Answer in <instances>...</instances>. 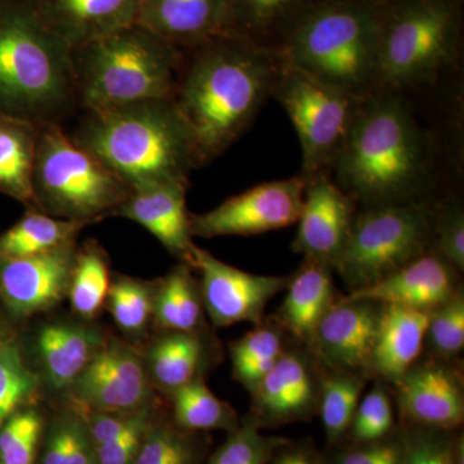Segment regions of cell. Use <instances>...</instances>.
<instances>
[{"mask_svg": "<svg viewBox=\"0 0 464 464\" xmlns=\"http://www.w3.org/2000/svg\"><path fill=\"white\" fill-rule=\"evenodd\" d=\"M280 52L237 35L182 50L173 102L190 130L198 168L231 148L271 99Z\"/></svg>", "mask_w": 464, "mask_h": 464, "instance_id": "obj_1", "label": "cell"}, {"mask_svg": "<svg viewBox=\"0 0 464 464\" xmlns=\"http://www.w3.org/2000/svg\"><path fill=\"white\" fill-rule=\"evenodd\" d=\"M331 176L364 208L431 198L435 146L405 92L378 90L362 100Z\"/></svg>", "mask_w": 464, "mask_h": 464, "instance_id": "obj_2", "label": "cell"}, {"mask_svg": "<svg viewBox=\"0 0 464 464\" xmlns=\"http://www.w3.org/2000/svg\"><path fill=\"white\" fill-rule=\"evenodd\" d=\"M70 139L130 190L188 181L198 168L190 130L172 99L83 110Z\"/></svg>", "mask_w": 464, "mask_h": 464, "instance_id": "obj_3", "label": "cell"}, {"mask_svg": "<svg viewBox=\"0 0 464 464\" xmlns=\"http://www.w3.org/2000/svg\"><path fill=\"white\" fill-rule=\"evenodd\" d=\"M79 111L72 48L32 0H0V115L65 127Z\"/></svg>", "mask_w": 464, "mask_h": 464, "instance_id": "obj_4", "label": "cell"}, {"mask_svg": "<svg viewBox=\"0 0 464 464\" xmlns=\"http://www.w3.org/2000/svg\"><path fill=\"white\" fill-rule=\"evenodd\" d=\"M383 3L322 0L289 33L282 58L289 65L362 100L378 88Z\"/></svg>", "mask_w": 464, "mask_h": 464, "instance_id": "obj_5", "label": "cell"}, {"mask_svg": "<svg viewBox=\"0 0 464 464\" xmlns=\"http://www.w3.org/2000/svg\"><path fill=\"white\" fill-rule=\"evenodd\" d=\"M182 50L139 24L72 50L81 111L173 99Z\"/></svg>", "mask_w": 464, "mask_h": 464, "instance_id": "obj_6", "label": "cell"}, {"mask_svg": "<svg viewBox=\"0 0 464 464\" xmlns=\"http://www.w3.org/2000/svg\"><path fill=\"white\" fill-rule=\"evenodd\" d=\"M463 0H395L382 11L378 90L435 84L462 57Z\"/></svg>", "mask_w": 464, "mask_h": 464, "instance_id": "obj_7", "label": "cell"}, {"mask_svg": "<svg viewBox=\"0 0 464 464\" xmlns=\"http://www.w3.org/2000/svg\"><path fill=\"white\" fill-rule=\"evenodd\" d=\"M130 191L99 159L76 145L65 127L39 128L33 172L39 210L88 226L114 216Z\"/></svg>", "mask_w": 464, "mask_h": 464, "instance_id": "obj_8", "label": "cell"}, {"mask_svg": "<svg viewBox=\"0 0 464 464\" xmlns=\"http://www.w3.org/2000/svg\"><path fill=\"white\" fill-rule=\"evenodd\" d=\"M433 215L431 198L364 208L333 270L351 290L380 282L432 250Z\"/></svg>", "mask_w": 464, "mask_h": 464, "instance_id": "obj_9", "label": "cell"}, {"mask_svg": "<svg viewBox=\"0 0 464 464\" xmlns=\"http://www.w3.org/2000/svg\"><path fill=\"white\" fill-rule=\"evenodd\" d=\"M271 97L285 110L298 134L302 176L310 179L331 173L362 100L284 60Z\"/></svg>", "mask_w": 464, "mask_h": 464, "instance_id": "obj_10", "label": "cell"}, {"mask_svg": "<svg viewBox=\"0 0 464 464\" xmlns=\"http://www.w3.org/2000/svg\"><path fill=\"white\" fill-rule=\"evenodd\" d=\"M306 185L301 173L259 183L209 212L190 215L192 237H250L297 224Z\"/></svg>", "mask_w": 464, "mask_h": 464, "instance_id": "obj_11", "label": "cell"}, {"mask_svg": "<svg viewBox=\"0 0 464 464\" xmlns=\"http://www.w3.org/2000/svg\"><path fill=\"white\" fill-rule=\"evenodd\" d=\"M324 366L310 350L288 346L253 391L250 422L259 429L307 420L319 411Z\"/></svg>", "mask_w": 464, "mask_h": 464, "instance_id": "obj_12", "label": "cell"}, {"mask_svg": "<svg viewBox=\"0 0 464 464\" xmlns=\"http://www.w3.org/2000/svg\"><path fill=\"white\" fill-rule=\"evenodd\" d=\"M88 411L132 413L151 398L149 373L141 356L124 342H103L69 390Z\"/></svg>", "mask_w": 464, "mask_h": 464, "instance_id": "obj_13", "label": "cell"}, {"mask_svg": "<svg viewBox=\"0 0 464 464\" xmlns=\"http://www.w3.org/2000/svg\"><path fill=\"white\" fill-rule=\"evenodd\" d=\"M200 273L204 308L216 326L239 323L258 325L275 295L288 285L290 275L268 276L246 273L219 261L212 253L195 246L194 266Z\"/></svg>", "mask_w": 464, "mask_h": 464, "instance_id": "obj_14", "label": "cell"}, {"mask_svg": "<svg viewBox=\"0 0 464 464\" xmlns=\"http://www.w3.org/2000/svg\"><path fill=\"white\" fill-rule=\"evenodd\" d=\"M76 244L0 261V301L14 319L45 313L67 297L76 259Z\"/></svg>", "mask_w": 464, "mask_h": 464, "instance_id": "obj_15", "label": "cell"}, {"mask_svg": "<svg viewBox=\"0 0 464 464\" xmlns=\"http://www.w3.org/2000/svg\"><path fill=\"white\" fill-rule=\"evenodd\" d=\"M392 387L400 414L409 424L444 431L462 426V375L449 362L418 360Z\"/></svg>", "mask_w": 464, "mask_h": 464, "instance_id": "obj_16", "label": "cell"}, {"mask_svg": "<svg viewBox=\"0 0 464 464\" xmlns=\"http://www.w3.org/2000/svg\"><path fill=\"white\" fill-rule=\"evenodd\" d=\"M380 302L337 298L317 326L311 353L331 371L365 372L372 374V356Z\"/></svg>", "mask_w": 464, "mask_h": 464, "instance_id": "obj_17", "label": "cell"}, {"mask_svg": "<svg viewBox=\"0 0 464 464\" xmlns=\"http://www.w3.org/2000/svg\"><path fill=\"white\" fill-rule=\"evenodd\" d=\"M355 216V200L342 190L331 173L307 179L293 252L334 267Z\"/></svg>", "mask_w": 464, "mask_h": 464, "instance_id": "obj_18", "label": "cell"}, {"mask_svg": "<svg viewBox=\"0 0 464 464\" xmlns=\"http://www.w3.org/2000/svg\"><path fill=\"white\" fill-rule=\"evenodd\" d=\"M136 24L179 50L235 35L232 0H140Z\"/></svg>", "mask_w": 464, "mask_h": 464, "instance_id": "obj_19", "label": "cell"}, {"mask_svg": "<svg viewBox=\"0 0 464 464\" xmlns=\"http://www.w3.org/2000/svg\"><path fill=\"white\" fill-rule=\"evenodd\" d=\"M188 185L167 182L130 191L114 216L141 225L170 255L192 267L197 244L192 241L190 213L186 209Z\"/></svg>", "mask_w": 464, "mask_h": 464, "instance_id": "obj_20", "label": "cell"}, {"mask_svg": "<svg viewBox=\"0 0 464 464\" xmlns=\"http://www.w3.org/2000/svg\"><path fill=\"white\" fill-rule=\"evenodd\" d=\"M458 289L457 268L430 250L380 282L351 290L347 297L432 311L447 302Z\"/></svg>", "mask_w": 464, "mask_h": 464, "instance_id": "obj_21", "label": "cell"}, {"mask_svg": "<svg viewBox=\"0 0 464 464\" xmlns=\"http://www.w3.org/2000/svg\"><path fill=\"white\" fill-rule=\"evenodd\" d=\"M44 25L72 50L136 24L140 0H32Z\"/></svg>", "mask_w": 464, "mask_h": 464, "instance_id": "obj_22", "label": "cell"}, {"mask_svg": "<svg viewBox=\"0 0 464 464\" xmlns=\"http://www.w3.org/2000/svg\"><path fill=\"white\" fill-rule=\"evenodd\" d=\"M331 266L304 258L290 275L286 295L275 319L295 343L311 351L317 326L337 301Z\"/></svg>", "mask_w": 464, "mask_h": 464, "instance_id": "obj_23", "label": "cell"}, {"mask_svg": "<svg viewBox=\"0 0 464 464\" xmlns=\"http://www.w3.org/2000/svg\"><path fill=\"white\" fill-rule=\"evenodd\" d=\"M431 311L382 304L371 372L390 386L420 360Z\"/></svg>", "mask_w": 464, "mask_h": 464, "instance_id": "obj_24", "label": "cell"}, {"mask_svg": "<svg viewBox=\"0 0 464 464\" xmlns=\"http://www.w3.org/2000/svg\"><path fill=\"white\" fill-rule=\"evenodd\" d=\"M97 329L83 324L48 323L34 340L42 375L52 390H69L103 343Z\"/></svg>", "mask_w": 464, "mask_h": 464, "instance_id": "obj_25", "label": "cell"}, {"mask_svg": "<svg viewBox=\"0 0 464 464\" xmlns=\"http://www.w3.org/2000/svg\"><path fill=\"white\" fill-rule=\"evenodd\" d=\"M209 348L201 332H166L150 347L146 371L150 381L172 393L203 378Z\"/></svg>", "mask_w": 464, "mask_h": 464, "instance_id": "obj_26", "label": "cell"}, {"mask_svg": "<svg viewBox=\"0 0 464 464\" xmlns=\"http://www.w3.org/2000/svg\"><path fill=\"white\" fill-rule=\"evenodd\" d=\"M38 125L0 115V194L38 209L33 192ZM39 210V209H38Z\"/></svg>", "mask_w": 464, "mask_h": 464, "instance_id": "obj_27", "label": "cell"}, {"mask_svg": "<svg viewBox=\"0 0 464 464\" xmlns=\"http://www.w3.org/2000/svg\"><path fill=\"white\" fill-rule=\"evenodd\" d=\"M322 0H232L235 35L279 51L289 33Z\"/></svg>", "mask_w": 464, "mask_h": 464, "instance_id": "obj_28", "label": "cell"}, {"mask_svg": "<svg viewBox=\"0 0 464 464\" xmlns=\"http://www.w3.org/2000/svg\"><path fill=\"white\" fill-rule=\"evenodd\" d=\"M85 226L42 210L27 209L20 221L0 234V261L32 257L72 246Z\"/></svg>", "mask_w": 464, "mask_h": 464, "instance_id": "obj_29", "label": "cell"}, {"mask_svg": "<svg viewBox=\"0 0 464 464\" xmlns=\"http://www.w3.org/2000/svg\"><path fill=\"white\" fill-rule=\"evenodd\" d=\"M188 264H179L159 283L152 320L166 332H200L203 299Z\"/></svg>", "mask_w": 464, "mask_h": 464, "instance_id": "obj_30", "label": "cell"}, {"mask_svg": "<svg viewBox=\"0 0 464 464\" xmlns=\"http://www.w3.org/2000/svg\"><path fill=\"white\" fill-rule=\"evenodd\" d=\"M285 334L276 319L264 320L230 344L232 373L249 393L273 371L285 353L288 348Z\"/></svg>", "mask_w": 464, "mask_h": 464, "instance_id": "obj_31", "label": "cell"}, {"mask_svg": "<svg viewBox=\"0 0 464 464\" xmlns=\"http://www.w3.org/2000/svg\"><path fill=\"white\" fill-rule=\"evenodd\" d=\"M365 372L331 371L324 368L319 411L331 445L346 436L368 381Z\"/></svg>", "mask_w": 464, "mask_h": 464, "instance_id": "obj_32", "label": "cell"}, {"mask_svg": "<svg viewBox=\"0 0 464 464\" xmlns=\"http://www.w3.org/2000/svg\"><path fill=\"white\" fill-rule=\"evenodd\" d=\"M170 395L174 422L182 431L225 430L232 432L240 426L234 409L217 398L203 378L190 382Z\"/></svg>", "mask_w": 464, "mask_h": 464, "instance_id": "obj_33", "label": "cell"}, {"mask_svg": "<svg viewBox=\"0 0 464 464\" xmlns=\"http://www.w3.org/2000/svg\"><path fill=\"white\" fill-rule=\"evenodd\" d=\"M106 253L96 243L84 244L76 252L74 271L67 297L72 310L84 319H92L105 304L110 289Z\"/></svg>", "mask_w": 464, "mask_h": 464, "instance_id": "obj_34", "label": "cell"}, {"mask_svg": "<svg viewBox=\"0 0 464 464\" xmlns=\"http://www.w3.org/2000/svg\"><path fill=\"white\" fill-rule=\"evenodd\" d=\"M41 375L32 371L24 359L16 340L0 351V426L11 415L27 408L41 389Z\"/></svg>", "mask_w": 464, "mask_h": 464, "instance_id": "obj_35", "label": "cell"}, {"mask_svg": "<svg viewBox=\"0 0 464 464\" xmlns=\"http://www.w3.org/2000/svg\"><path fill=\"white\" fill-rule=\"evenodd\" d=\"M39 464H97L83 415L66 413L52 423Z\"/></svg>", "mask_w": 464, "mask_h": 464, "instance_id": "obj_36", "label": "cell"}, {"mask_svg": "<svg viewBox=\"0 0 464 464\" xmlns=\"http://www.w3.org/2000/svg\"><path fill=\"white\" fill-rule=\"evenodd\" d=\"M155 292L157 286L132 277L110 284L106 302L116 325L127 334L141 333L152 319Z\"/></svg>", "mask_w": 464, "mask_h": 464, "instance_id": "obj_37", "label": "cell"}, {"mask_svg": "<svg viewBox=\"0 0 464 464\" xmlns=\"http://www.w3.org/2000/svg\"><path fill=\"white\" fill-rule=\"evenodd\" d=\"M389 386V383L377 378L373 389L360 400L347 432L355 444L378 441L392 435L395 411Z\"/></svg>", "mask_w": 464, "mask_h": 464, "instance_id": "obj_38", "label": "cell"}, {"mask_svg": "<svg viewBox=\"0 0 464 464\" xmlns=\"http://www.w3.org/2000/svg\"><path fill=\"white\" fill-rule=\"evenodd\" d=\"M451 432L409 424L401 464H463V440Z\"/></svg>", "mask_w": 464, "mask_h": 464, "instance_id": "obj_39", "label": "cell"}, {"mask_svg": "<svg viewBox=\"0 0 464 464\" xmlns=\"http://www.w3.org/2000/svg\"><path fill=\"white\" fill-rule=\"evenodd\" d=\"M432 357L454 359L464 348V295L462 288L457 290L444 304L430 313L426 341Z\"/></svg>", "mask_w": 464, "mask_h": 464, "instance_id": "obj_40", "label": "cell"}, {"mask_svg": "<svg viewBox=\"0 0 464 464\" xmlns=\"http://www.w3.org/2000/svg\"><path fill=\"white\" fill-rule=\"evenodd\" d=\"M43 420L34 408L21 409L0 426V464H34Z\"/></svg>", "mask_w": 464, "mask_h": 464, "instance_id": "obj_41", "label": "cell"}, {"mask_svg": "<svg viewBox=\"0 0 464 464\" xmlns=\"http://www.w3.org/2000/svg\"><path fill=\"white\" fill-rule=\"evenodd\" d=\"M285 440L266 438L250 420L230 432L208 464H267Z\"/></svg>", "mask_w": 464, "mask_h": 464, "instance_id": "obj_42", "label": "cell"}, {"mask_svg": "<svg viewBox=\"0 0 464 464\" xmlns=\"http://www.w3.org/2000/svg\"><path fill=\"white\" fill-rule=\"evenodd\" d=\"M432 250L458 271L464 270V210L459 200L448 198L435 203Z\"/></svg>", "mask_w": 464, "mask_h": 464, "instance_id": "obj_43", "label": "cell"}, {"mask_svg": "<svg viewBox=\"0 0 464 464\" xmlns=\"http://www.w3.org/2000/svg\"><path fill=\"white\" fill-rule=\"evenodd\" d=\"M182 430L150 426L133 464H195L198 450Z\"/></svg>", "mask_w": 464, "mask_h": 464, "instance_id": "obj_44", "label": "cell"}, {"mask_svg": "<svg viewBox=\"0 0 464 464\" xmlns=\"http://www.w3.org/2000/svg\"><path fill=\"white\" fill-rule=\"evenodd\" d=\"M151 408L149 404L136 411L132 422L121 435L94 448L97 464H133L142 440L151 426Z\"/></svg>", "mask_w": 464, "mask_h": 464, "instance_id": "obj_45", "label": "cell"}, {"mask_svg": "<svg viewBox=\"0 0 464 464\" xmlns=\"http://www.w3.org/2000/svg\"><path fill=\"white\" fill-rule=\"evenodd\" d=\"M402 450L404 444L400 432L378 441L343 449L333 458V464H401Z\"/></svg>", "mask_w": 464, "mask_h": 464, "instance_id": "obj_46", "label": "cell"}, {"mask_svg": "<svg viewBox=\"0 0 464 464\" xmlns=\"http://www.w3.org/2000/svg\"><path fill=\"white\" fill-rule=\"evenodd\" d=\"M90 417L85 420L88 432H90L93 447L105 444L121 435V432L132 422V413H102V411H90Z\"/></svg>", "mask_w": 464, "mask_h": 464, "instance_id": "obj_47", "label": "cell"}, {"mask_svg": "<svg viewBox=\"0 0 464 464\" xmlns=\"http://www.w3.org/2000/svg\"><path fill=\"white\" fill-rule=\"evenodd\" d=\"M270 464H322L316 454L304 444L284 441L271 457Z\"/></svg>", "mask_w": 464, "mask_h": 464, "instance_id": "obj_48", "label": "cell"}, {"mask_svg": "<svg viewBox=\"0 0 464 464\" xmlns=\"http://www.w3.org/2000/svg\"><path fill=\"white\" fill-rule=\"evenodd\" d=\"M11 340H14V334H12L7 323L0 317V351H2V348Z\"/></svg>", "mask_w": 464, "mask_h": 464, "instance_id": "obj_49", "label": "cell"}, {"mask_svg": "<svg viewBox=\"0 0 464 464\" xmlns=\"http://www.w3.org/2000/svg\"><path fill=\"white\" fill-rule=\"evenodd\" d=\"M375 2H380V3H390V2H395V0H375Z\"/></svg>", "mask_w": 464, "mask_h": 464, "instance_id": "obj_50", "label": "cell"}]
</instances>
